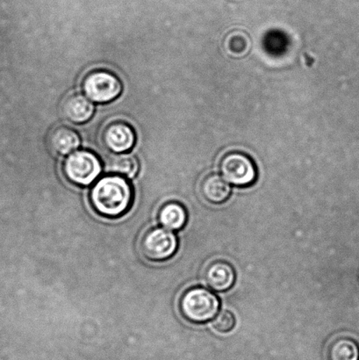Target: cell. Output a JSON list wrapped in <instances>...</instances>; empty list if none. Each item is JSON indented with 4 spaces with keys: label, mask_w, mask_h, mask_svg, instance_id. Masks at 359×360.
I'll return each instance as SVG.
<instances>
[{
    "label": "cell",
    "mask_w": 359,
    "mask_h": 360,
    "mask_svg": "<svg viewBox=\"0 0 359 360\" xmlns=\"http://www.w3.org/2000/svg\"><path fill=\"white\" fill-rule=\"evenodd\" d=\"M91 201L94 210L103 217H121L131 207L132 186L121 176H107L91 188Z\"/></svg>",
    "instance_id": "cell-1"
},
{
    "label": "cell",
    "mask_w": 359,
    "mask_h": 360,
    "mask_svg": "<svg viewBox=\"0 0 359 360\" xmlns=\"http://www.w3.org/2000/svg\"><path fill=\"white\" fill-rule=\"evenodd\" d=\"M179 309L183 316L190 322L203 323L213 320L217 316L220 301L209 289L192 288L181 296Z\"/></svg>",
    "instance_id": "cell-2"
},
{
    "label": "cell",
    "mask_w": 359,
    "mask_h": 360,
    "mask_svg": "<svg viewBox=\"0 0 359 360\" xmlns=\"http://www.w3.org/2000/svg\"><path fill=\"white\" fill-rule=\"evenodd\" d=\"M82 88L90 101L108 103L121 95L122 84L115 74L100 69L91 70L84 76Z\"/></svg>",
    "instance_id": "cell-3"
},
{
    "label": "cell",
    "mask_w": 359,
    "mask_h": 360,
    "mask_svg": "<svg viewBox=\"0 0 359 360\" xmlns=\"http://www.w3.org/2000/svg\"><path fill=\"white\" fill-rule=\"evenodd\" d=\"M220 172L223 178L235 186H252L258 179L254 161L248 155L238 151L224 155L220 162Z\"/></svg>",
    "instance_id": "cell-4"
},
{
    "label": "cell",
    "mask_w": 359,
    "mask_h": 360,
    "mask_svg": "<svg viewBox=\"0 0 359 360\" xmlns=\"http://www.w3.org/2000/svg\"><path fill=\"white\" fill-rule=\"evenodd\" d=\"M102 165L96 155L87 150L70 154L63 164V172L70 182L89 186L100 174Z\"/></svg>",
    "instance_id": "cell-5"
},
{
    "label": "cell",
    "mask_w": 359,
    "mask_h": 360,
    "mask_svg": "<svg viewBox=\"0 0 359 360\" xmlns=\"http://www.w3.org/2000/svg\"><path fill=\"white\" fill-rule=\"evenodd\" d=\"M141 248L148 259L159 262L174 255L178 249V240L171 231L154 228L143 236Z\"/></svg>",
    "instance_id": "cell-6"
},
{
    "label": "cell",
    "mask_w": 359,
    "mask_h": 360,
    "mask_svg": "<svg viewBox=\"0 0 359 360\" xmlns=\"http://www.w3.org/2000/svg\"><path fill=\"white\" fill-rule=\"evenodd\" d=\"M101 142L112 153H125L135 146L136 134L128 123L114 121L107 123L102 130Z\"/></svg>",
    "instance_id": "cell-7"
},
{
    "label": "cell",
    "mask_w": 359,
    "mask_h": 360,
    "mask_svg": "<svg viewBox=\"0 0 359 360\" xmlns=\"http://www.w3.org/2000/svg\"><path fill=\"white\" fill-rule=\"evenodd\" d=\"M204 280L211 289L216 292L230 290L235 281L232 264L224 260H214L207 264L204 271Z\"/></svg>",
    "instance_id": "cell-8"
},
{
    "label": "cell",
    "mask_w": 359,
    "mask_h": 360,
    "mask_svg": "<svg viewBox=\"0 0 359 360\" xmlns=\"http://www.w3.org/2000/svg\"><path fill=\"white\" fill-rule=\"evenodd\" d=\"M63 115L73 123H84L89 121L93 115L94 105L86 96L82 94L69 95L63 102Z\"/></svg>",
    "instance_id": "cell-9"
},
{
    "label": "cell",
    "mask_w": 359,
    "mask_h": 360,
    "mask_svg": "<svg viewBox=\"0 0 359 360\" xmlns=\"http://www.w3.org/2000/svg\"><path fill=\"white\" fill-rule=\"evenodd\" d=\"M80 139L75 130L65 126L56 127L48 136V146L53 153L65 156L79 148Z\"/></svg>",
    "instance_id": "cell-10"
},
{
    "label": "cell",
    "mask_w": 359,
    "mask_h": 360,
    "mask_svg": "<svg viewBox=\"0 0 359 360\" xmlns=\"http://www.w3.org/2000/svg\"><path fill=\"white\" fill-rule=\"evenodd\" d=\"M200 193L204 199L212 204L225 202L230 196V183L223 176L213 174L207 175L200 184Z\"/></svg>",
    "instance_id": "cell-11"
},
{
    "label": "cell",
    "mask_w": 359,
    "mask_h": 360,
    "mask_svg": "<svg viewBox=\"0 0 359 360\" xmlns=\"http://www.w3.org/2000/svg\"><path fill=\"white\" fill-rule=\"evenodd\" d=\"M105 169L110 174L132 179L139 171V163L133 155L115 154L107 158Z\"/></svg>",
    "instance_id": "cell-12"
},
{
    "label": "cell",
    "mask_w": 359,
    "mask_h": 360,
    "mask_svg": "<svg viewBox=\"0 0 359 360\" xmlns=\"http://www.w3.org/2000/svg\"><path fill=\"white\" fill-rule=\"evenodd\" d=\"M158 219L164 229L171 231H178L184 227L188 221V213L181 204L170 202L162 207Z\"/></svg>",
    "instance_id": "cell-13"
},
{
    "label": "cell",
    "mask_w": 359,
    "mask_h": 360,
    "mask_svg": "<svg viewBox=\"0 0 359 360\" xmlns=\"http://www.w3.org/2000/svg\"><path fill=\"white\" fill-rule=\"evenodd\" d=\"M223 47L231 58H242L251 51L252 42L249 34L244 31L234 30L225 37Z\"/></svg>",
    "instance_id": "cell-14"
},
{
    "label": "cell",
    "mask_w": 359,
    "mask_h": 360,
    "mask_svg": "<svg viewBox=\"0 0 359 360\" xmlns=\"http://www.w3.org/2000/svg\"><path fill=\"white\" fill-rule=\"evenodd\" d=\"M329 360H358L359 347L349 337H339L330 342L328 348Z\"/></svg>",
    "instance_id": "cell-15"
},
{
    "label": "cell",
    "mask_w": 359,
    "mask_h": 360,
    "mask_svg": "<svg viewBox=\"0 0 359 360\" xmlns=\"http://www.w3.org/2000/svg\"><path fill=\"white\" fill-rule=\"evenodd\" d=\"M263 46L268 54L280 56L287 53L290 46V39L285 32L273 30L267 32L263 38Z\"/></svg>",
    "instance_id": "cell-16"
},
{
    "label": "cell",
    "mask_w": 359,
    "mask_h": 360,
    "mask_svg": "<svg viewBox=\"0 0 359 360\" xmlns=\"http://www.w3.org/2000/svg\"><path fill=\"white\" fill-rule=\"evenodd\" d=\"M212 326L214 329L220 333H228L235 326V319L233 313L228 310H223L217 314L213 319Z\"/></svg>",
    "instance_id": "cell-17"
}]
</instances>
